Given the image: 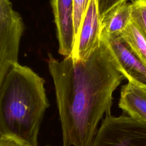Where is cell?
I'll return each instance as SVG.
<instances>
[{
	"label": "cell",
	"mask_w": 146,
	"mask_h": 146,
	"mask_svg": "<svg viewBox=\"0 0 146 146\" xmlns=\"http://www.w3.org/2000/svg\"><path fill=\"white\" fill-rule=\"evenodd\" d=\"M24 25L10 0H0V82L9 69L18 63L19 42Z\"/></svg>",
	"instance_id": "277c9868"
},
{
	"label": "cell",
	"mask_w": 146,
	"mask_h": 146,
	"mask_svg": "<svg viewBox=\"0 0 146 146\" xmlns=\"http://www.w3.org/2000/svg\"><path fill=\"white\" fill-rule=\"evenodd\" d=\"M125 42L146 64V38L131 22L120 33Z\"/></svg>",
	"instance_id": "30bf717a"
},
{
	"label": "cell",
	"mask_w": 146,
	"mask_h": 146,
	"mask_svg": "<svg viewBox=\"0 0 146 146\" xmlns=\"http://www.w3.org/2000/svg\"><path fill=\"white\" fill-rule=\"evenodd\" d=\"M131 3L124 2L111 10L101 19L102 33L120 34L131 22Z\"/></svg>",
	"instance_id": "9c48e42d"
},
{
	"label": "cell",
	"mask_w": 146,
	"mask_h": 146,
	"mask_svg": "<svg viewBox=\"0 0 146 146\" xmlns=\"http://www.w3.org/2000/svg\"><path fill=\"white\" fill-rule=\"evenodd\" d=\"M56 27L59 53L65 57L72 54L75 40L74 0H51Z\"/></svg>",
	"instance_id": "52a82bcc"
},
{
	"label": "cell",
	"mask_w": 146,
	"mask_h": 146,
	"mask_svg": "<svg viewBox=\"0 0 146 146\" xmlns=\"http://www.w3.org/2000/svg\"><path fill=\"white\" fill-rule=\"evenodd\" d=\"M89 146H146V123L125 113L106 115Z\"/></svg>",
	"instance_id": "3957f363"
},
{
	"label": "cell",
	"mask_w": 146,
	"mask_h": 146,
	"mask_svg": "<svg viewBox=\"0 0 146 146\" xmlns=\"http://www.w3.org/2000/svg\"><path fill=\"white\" fill-rule=\"evenodd\" d=\"M0 146H30V145L15 137L1 134Z\"/></svg>",
	"instance_id": "5bb4252c"
},
{
	"label": "cell",
	"mask_w": 146,
	"mask_h": 146,
	"mask_svg": "<svg viewBox=\"0 0 146 146\" xmlns=\"http://www.w3.org/2000/svg\"><path fill=\"white\" fill-rule=\"evenodd\" d=\"M102 24L97 0H90L79 32L75 39L71 56L75 61L87 59L101 43Z\"/></svg>",
	"instance_id": "8992f818"
},
{
	"label": "cell",
	"mask_w": 146,
	"mask_h": 146,
	"mask_svg": "<svg viewBox=\"0 0 146 146\" xmlns=\"http://www.w3.org/2000/svg\"><path fill=\"white\" fill-rule=\"evenodd\" d=\"M131 7V22L146 38V0H133Z\"/></svg>",
	"instance_id": "8fae6325"
},
{
	"label": "cell",
	"mask_w": 146,
	"mask_h": 146,
	"mask_svg": "<svg viewBox=\"0 0 146 146\" xmlns=\"http://www.w3.org/2000/svg\"><path fill=\"white\" fill-rule=\"evenodd\" d=\"M45 82L30 68L14 64L0 82V134L38 146V136L49 107Z\"/></svg>",
	"instance_id": "7a4b0ae2"
},
{
	"label": "cell",
	"mask_w": 146,
	"mask_h": 146,
	"mask_svg": "<svg viewBox=\"0 0 146 146\" xmlns=\"http://www.w3.org/2000/svg\"><path fill=\"white\" fill-rule=\"evenodd\" d=\"M90 1V0H74L75 39L78 34L81 22Z\"/></svg>",
	"instance_id": "7c38bea8"
},
{
	"label": "cell",
	"mask_w": 146,
	"mask_h": 146,
	"mask_svg": "<svg viewBox=\"0 0 146 146\" xmlns=\"http://www.w3.org/2000/svg\"><path fill=\"white\" fill-rule=\"evenodd\" d=\"M125 1H127V0H97L100 19L111 10Z\"/></svg>",
	"instance_id": "4fadbf2b"
},
{
	"label": "cell",
	"mask_w": 146,
	"mask_h": 146,
	"mask_svg": "<svg viewBox=\"0 0 146 146\" xmlns=\"http://www.w3.org/2000/svg\"><path fill=\"white\" fill-rule=\"evenodd\" d=\"M47 146H49V145H47Z\"/></svg>",
	"instance_id": "9a60e30c"
},
{
	"label": "cell",
	"mask_w": 146,
	"mask_h": 146,
	"mask_svg": "<svg viewBox=\"0 0 146 146\" xmlns=\"http://www.w3.org/2000/svg\"><path fill=\"white\" fill-rule=\"evenodd\" d=\"M119 107L123 113L146 123V89L131 82L121 88Z\"/></svg>",
	"instance_id": "ba28073f"
},
{
	"label": "cell",
	"mask_w": 146,
	"mask_h": 146,
	"mask_svg": "<svg viewBox=\"0 0 146 146\" xmlns=\"http://www.w3.org/2000/svg\"><path fill=\"white\" fill-rule=\"evenodd\" d=\"M48 66L52 78L61 123L63 146H89L103 115L111 114L112 94L123 75L106 44L89 57L75 61L48 54Z\"/></svg>",
	"instance_id": "6da1fadb"
},
{
	"label": "cell",
	"mask_w": 146,
	"mask_h": 146,
	"mask_svg": "<svg viewBox=\"0 0 146 146\" xmlns=\"http://www.w3.org/2000/svg\"><path fill=\"white\" fill-rule=\"evenodd\" d=\"M106 44L120 72L128 82L146 89V64L133 51L121 34L111 35L102 33Z\"/></svg>",
	"instance_id": "5b68a950"
}]
</instances>
